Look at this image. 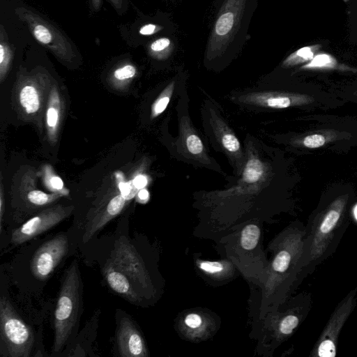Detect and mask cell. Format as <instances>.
<instances>
[{
	"mask_svg": "<svg viewBox=\"0 0 357 357\" xmlns=\"http://www.w3.org/2000/svg\"><path fill=\"white\" fill-rule=\"evenodd\" d=\"M73 209V206H56L44 210L13 232L12 243L19 245L40 235L66 218Z\"/></svg>",
	"mask_w": 357,
	"mask_h": 357,
	"instance_id": "8992f818",
	"label": "cell"
},
{
	"mask_svg": "<svg viewBox=\"0 0 357 357\" xmlns=\"http://www.w3.org/2000/svg\"><path fill=\"white\" fill-rule=\"evenodd\" d=\"M224 147L230 152H236L240 149L238 139L231 134H225L222 139Z\"/></svg>",
	"mask_w": 357,
	"mask_h": 357,
	"instance_id": "d4e9b609",
	"label": "cell"
},
{
	"mask_svg": "<svg viewBox=\"0 0 357 357\" xmlns=\"http://www.w3.org/2000/svg\"><path fill=\"white\" fill-rule=\"evenodd\" d=\"M263 172L264 168L261 161L257 158H252L247 162L243 178L247 183H255L260 179Z\"/></svg>",
	"mask_w": 357,
	"mask_h": 357,
	"instance_id": "2e32d148",
	"label": "cell"
},
{
	"mask_svg": "<svg viewBox=\"0 0 357 357\" xmlns=\"http://www.w3.org/2000/svg\"><path fill=\"white\" fill-rule=\"evenodd\" d=\"M126 199L121 194L113 197L108 202L106 208L88 223L84 234L83 241L85 243L90 240L95 233L119 215L123 210Z\"/></svg>",
	"mask_w": 357,
	"mask_h": 357,
	"instance_id": "7c38bea8",
	"label": "cell"
},
{
	"mask_svg": "<svg viewBox=\"0 0 357 357\" xmlns=\"http://www.w3.org/2000/svg\"><path fill=\"white\" fill-rule=\"evenodd\" d=\"M56 194H46L43 191L33 190L27 194V199L36 206H43L51 203L58 197Z\"/></svg>",
	"mask_w": 357,
	"mask_h": 357,
	"instance_id": "e0dca14e",
	"label": "cell"
},
{
	"mask_svg": "<svg viewBox=\"0 0 357 357\" xmlns=\"http://www.w3.org/2000/svg\"><path fill=\"white\" fill-rule=\"evenodd\" d=\"M340 208H332L313 226L307 248V262L310 264L316 262L326 252L335 236V231L340 227Z\"/></svg>",
	"mask_w": 357,
	"mask_h": 357,
	"instance_id": "52a82bcc",
	"label": "cell"
},
{
	"mask_svg": "<svg viewBox=\"0 0 357 357\" xmlns=\"http://www.w3.org/2000/svg\"><path fill=\"white\" fill-rule=\"evenodd\" d=\"M138 198L141 201H146L149 199V192L146 189H141L138 194H137Z\"/></svg>",
	"mask_w": 357,
	"mask_h": 357,
	"instance_id": "d590c367",
	"label": "cell"
},
{
	"mask_svg": "<svg viewBox=\"0 0 357 357\" xmlns=\"http://www.w3.org/2000/svg\"><path fill=\"white\" fill-rule=\"evenodd\" d=\"M59 113L54 107H50L47 112V123L50 128H54L57 123Z\"/></svg>",
	"mask_w": 357,
	"mask_h": 357,
	"instance_id": "4dcf8cb0",
	"label": "cell"
},
{
	"mask_svg": "<svg viewBox=\"0 0 357 357\" xmlns=\"http://www.w3.org/2000/svg\"><path fill=\"white\" fill-rule=\"evenodd\" d=\"M119 352L122 357H140L145 355L144 340L131 320L123 317L116 333Z\"/></svg>",
	"mask_w": 357,
	"mask_h": 357,
	"instance_id": "30bf717a",
	"label": "cell"
},
{
	"mask_svg": "<svg viewBox=\"0 0 357 357\" xmlns=\"http://www.w3.org/2000/svg\"><path fill=\"white\" fill-rule=\"evenodd\" d=\"M51 186L58 190H60L63 187L62 179L56 176H52L50 181Z\"/></svg>",
	"mask_w": 357,
	"mask_h": 357,
	"instance_id": "e575fe53",
	"label": "cell"
},
{
	"mask_svg": "<svg viewBox=\"0 0 357 357\" xmlns=\"http://www.w3.org/2000/svg\"><path fill=\"white\" fill-rule=\"evenodd\" d=\"M21 105L28 114L36 112L40 105L39 96L36 89L30 85L25 86L20 92Z\"/></svg>",
	"mask_w": 357,
	"mask_h": 357,
	"instance_id": "5bb4252c",
	"label": "cell"
},
{
	"mask_svg": "<svg viewBox=\"0 0 357 357\" xmlns=\"http://www.w3.org/2000/svg\"><path fill=\"white\" fill-rule=\"evenodd\" d=\"M162 26L153 23H146L139 29L138 33L142 36H150L159 32Z\"/></svg>",
	"mask_w": 357,
	"mask_h": 357,
	"instance_id": "83f0119b",
	"label": "cell"
},
{
	"mask_svg": "<svg viewBox=\"0 0 357 357\" xmlns=\"http://www.w3.org/2000/svg\"><path fill=\"white\" fill-rule=\"evenodd\" d=\"M265 103L273 108H286L290 106L291 100L288 97H273L268 98Z\"/></svg>",
	"mask_w": 357,
	"mask_h": 357,
	"instance_id": "4316f807",
	"label": "cell"
},
{
	"mask_svg": "<svg viewBox=\"0 0 357 357\" xmlns=\"http://www.w3.org/2000/svg\"><path fill=\"white\" fill-rule=\"evenodd\" d=\"M119 188L121 194L127 199H131L135 195L137 189L134 185L133 181L128 183L121 181L119 184Z\"/></svg>",
	"mask_w": 357,
	"mask_h": 357,
	"instance_id": "f1b7e54d",
	"label": "cell"
},
{
	"mask_svg": "<svg viewBox=\"0 0 357 357\" xmlns=\"http://www.w3.org/2000/svg\"><path fill=\"white\" fill-rule=\"evenodd\" d=\"M20 10V16L27 24L34 38L40 45L61 57L72 55V45L50 22L30 10L24 8H21Z\"/></svg>",
	"mask_w": 357,
	"mask_h": 357,
	"instance_id": "277c9868",
	"label": "cell"
},
{
	"mask_svg": "<svg viewBox=\"0 0 357 357\" xmlns=\"http://www.w3.org/2000/svg\"><path fill=\"white\" fill-rule=\"evenodd\" d=\"M186 145L188 151L192 154H199L203 151V144L199 139L195 135H190L186 139Z\"/></svg>",
	"mask_w": 357,
	"mask_h": 357,
	"instance_id": "603a6c76",
	"label": "cell"
},
{
	"mask_svg": "<svg viewBox=\"0 0 357 357\" xmlns=\"http://www.w3.org/2000/svg\"><path fill=\"white\" fill-rule=\"evenodd\" d=\"M111 262L124 273L132 282L142 287L146 286L145 273L139 256L124 236H121L116 241Z\"/></svg>",
	"mask_w": 357,
	"mask_h": 357,
	"instance_id": "9c48e42d",
	"label": "cell"
},
{
	"mask_svg": "<svg viewBox=\"0 0 357 357\" xmlns=\"http://www.w3.org/2000/svg\"><path fill=\"white\" fill-rule=\"evenodd\" d=\"M185 322L190 328H196L201 325L202 319L198 314L192 313L187 315Z\"/></svg>",
	"mask_w": 357,
	"mask_h": 357,
	"instance_id": "1f68e13d",
	"label": "cell"
},
{
	"mask_svg": "<svg viewBox=\"0 0 357 357\" xmlns=\"http://www.w3.org/2000/svg\"><path fill=\"white\" fill-rule=\"evenodd\" d=\"M256 0H224L220 7L207 44L209 56L222 54L241 47Z\"/></svg>",
	"mask_w": 357,
	"mask_h": 357,
	"instance_id": "6da1fadb",
	"label": "cell"
},
{
	"mask_svg": "<svg viewBox=\"0 0 357 357\" xmlns=\"http://www.w3.org/2000/svg\"><path fill=\"white\" fill-rule=\"evenodd\" d=\"M172 40L168 37H160L153 40L149 45V51L153 54L169 52L174 47Z\"/></svg>",
	"mask_w": 357,
	"mask_h": 357,
	"instance_id": "d6986e66",
	"label": "cell"
},
{
	"mask_svg": "<svg viewBox=\"0 0 357 357\" xmlns=\"http://www.w3.org/2000/svg\"><path fill=\"white\" fill-rule=\"evenodd\" d=\"M135 68L132 65L128 64L117 68L114 73V76L117 79L123 80L132 78L135 76Z\"/></svg>",
	"mask_w": 357,
	"mask_h": 357,
	"instance_id": "cb8c5ba5",
	"label": "cell"
},
{
	"mask_svg": "<svg viewBox=\"0 0 357 357\" xmlns=\"http://www.w3.org/2000/svg\"><path fill=\"white\" fill-rule=\"evenodd\" d=\"M354 293H350L343 300L331 316L315 348L316 355L320 357H333L336 354V342L342 326L349 317L354 304Z\"/></svg>",
	"mask_w": 357,
	"mask_h": 357,
	"instance_id": "ba28073f",
	"label": "cell"
},
{
	"mask_svg": "<svg viewBox=\"0 0 357 357\" xmlns=\"http://www.w3.org/2000/svg\"><path fill=\"white\" fill-rule=\"evenodd\" d=\"M328 45V40H323L299 48L291 54L284 61L286 66L309 62L312 58L323 49Z\"/></svg>",
	"mask_w": 357,
	"mask_h": 357,
	"instance_id": "4fadbf2b",
	"label": "cell"
},
{
	"mask_svg": "<svg viewBox=\"0 0 357 357\" xmlns=\"http://www.w3.org/2000/svg\"><path fill=\"white\" fill-rule=\"evenodd\" d=\"M348 13L350 40L355 42L357 35V0H348Z\"/></svg>",
	"mask_w": 357,
	"mask_h": 357,
	"instance_id": "ac0fdd59",
	"label": "cell"
},
{
	"mask_svg": "<svg viewBox=\"0 0 357 357\" xmlns=\"http://www.w3.org/2000/svg\"><path fill=\"white\" fill-rule=\"evenodd\" d=\"M95 1V0H94Z\"/></svg>",
	"mask_w": 357,
	"mask_h": 357,
	"instance_id": "74e56055",
	"label": "cell"
},
{
	"mask_svg": "<svg viewBox=\"0 0 357 357\" xmlns=\"http://www.w3.org/2000/svg\"><path fill=\"white\" fill-rule=\"evenodd\" d=\"M104 275L109 287L119 296L130 302L137 303L139 296L128 277L119 270L112 262L104 269Z\"/></svg>",
	"mask_w": 357,
	"mask_h": 357,
	"instance_id": "8fae6325",
	"label": "cell"
},
{
	"mask_svg": "<svg viewBox=\"0 0 357 357\" xmlns=\"http://www.w3.org/2000/svg\"><path fill=\"white\" fill-rule=\"evenodd\" d=\"M68 239L64 234H59L45 242L31 260L33 275L40 280H47L68 253Z\"/></svg>",
	"mask_w": 357,
	"mask_h": 357,
	"instance_id": "5b68a950",
	"label": "cell"
},
{
	"mask_svg": "<svg viewBox=\"0 0 357 357\" xmlns=\"http://www.w3.org/2000/svg\"><path fill=\"white\" fill-rule=\"evenodd\" d=\"M291 259V255L288 251H280L273 261V269L279 273L285 272L289 266Z\"/></svg>",
	"mask_w": 357,
	"mask_h": 357,
	"instance_id": "44dd1931",
	"label": "cell"
},
{
	"mask_svg": "<svg viewBox=\"0 0 357 357\" xmlns=\"http://www.w3.org/2000/svg\"><path fill=\"white\" fill-rule=\"evenodd\" d=\"M169 102V98L168 96H163L158 99L153 107L154 114L158 115L162 113L166 109Z\"/></svg>",
	"mask_w": 357,
	"mask_h": 357,
	"instance_id": "d6a6232c",
	"label": "cell"
},
{
	"mask_svg": "<svg viewBox=\"0 0 357 357\" xmlns=\"http://www.w3.org/2000/svg\"><path fill=\"white\" fill-rule=\"evenodd\" d=\"M200 268L206 272L215 273L220 272L223 266L218 261H204L200 264Z\"/></svg>",
	"mask_w": 357,
	"mask_h": 357,
	"instance_id": "f546056e",
	"label": "cell"
},
{
	"mask_svg": "<svg viewBox=\"0 0 357 357\" xmlns=\"http://www.w3.org/2000/svg\"><path fill=\"white\" fill-rule=\"evenodd\" d=\"M260 236L259 228L255 225H248L242 231L241 243L245 250H252L256 247Z\"/></svg>",
	"mask_w": 357,
	"mask_h": 357,
	"instance_id": "9a60e30c",
	"label": "cell"
},
{
	"mask_svg": "<svg viewBox=\"0 0 357 357\" xmlns=\"http://www.w3.org/2000/svg\"><path fill=\"white\" fill-rule=\"evenodd\" d=\"M354 216H355L356 219L357 220V205L355 206V208L354 209Z\"/></svg>",
	"mask_w": 357,
	"mask_h": 357,
	"instance_id": "8d00e7d4",
	"label": "cell"
},
{
	"mask_svg": "<svg viewBox=\"0 0 357 357\" xmlns=\"http://www.w3.org/2000/svg\"><path fill=\"white\" fill-rule=\"evenodd\" d=\"M299 320L298 318L293 314L285 317L280 324V331L284 335H289L295 329Z\"/></svg>",
	"mask_w": 357,
	"mask_h": 357,
	"instance_id": "7402d4cb",
	"label": "cell"
},
{
	"mask_svg": "<svg viewBox=\"0 0 357 357\" xmlns=\"http://www.w3.org/2000/svg\"><path fill=\"white\" fill-rule=\"evenodd\" d=\"M12 59V52L10 45L1 38L0 43V70L1 77L6 73Z\"/></svg>",
	"mask_w": 357,
	"mask_h": 357,
	"instance_id": "ffe728a7",
	"label": "cell"
},
{
	"mask_svg": "<svg viewBox=\"0 0 357 357\" xmlns=\"http://www.w3.org/2000/svg\"><path fill=\"white\" fill-rule=\"evenodd\" d=\"M134 185L137 189H142L147 184V179L144 175H137L133 180Z\"/></svg>",
	"mask_w": 357,
	"mask_h": 357,
	"instance_id": "836d02e7",
	"label": "cell"
},
{
	"mask_svg": "<svg viewBox=\"0 0 357 357\" xmlns=\"http://www.w3.org/2000/svg\"><path fill=\"white\" fill-rule=\"evenodd\" d=\"M0 329L1 340L8 356H30L34 342L33 333L3 296L0 298Z\"/></svg>",
	"mask_w": 357,
	"mask_h": 357,
	"instance_id": "3957f363",
	"label": "cell"
},
{
	"mask_svg": "<svg viewBox=\"0 0 357 357\" xmlns=\"http://www.w3.org/2000/svg\"><path fill=\"white\" fill-rule=\"evenodd\" d=\"M80 275L75 260L66 270L54 311V338L52 351L60 352L76 323L80 302Z\"/></svg>",
	"mask_w": 357,
	"mask_h": 357,
	"instance_id": "7a4b0ae2",
	"label": "cell"
},
{
	"mask_svg": "<svg viewBox=\"0 0 357 357\" xmlns=\"http://www.w3.org/2000/svg\"><path fill=\"white\" fill-rule=\"evenodd\" d=\"M325 137L321 135L314 134L307 136L303 140V144L307 148H318L325 144Z\"/></svg>",
	"mask_w": 357,
	"mask_h": 357,
	"instance_id": "484cf974",
	"label": "cell"
}]
</instances>
